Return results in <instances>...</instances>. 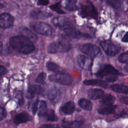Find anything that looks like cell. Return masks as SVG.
<instances>
[{
	"mask_svg": "<svg viewBox=\"0 0 128 128\" xmlns=\"http://www.w3.org/2000/svg\"><path fill=\"white\" fill-rule=\"evenodd\" d=\"M10 44L14 50L24 54H30L35 49L32 42L24 35L12 37L10 39Z\"/></svg>",
	"mask_w": 128,
	"mask_h": 128,
	"instance_id": "1",
	"label": "cell"
},
{
	"mask_svg": "<svg viewBox=\"0 0 128 128\" xmlns=\"http://www.w3.org/2000/svg\"><path fill=\"white\" fill-rule=\"evenodd\" d=\"M30 26L34 32L42 35L50 36L54 34V30L48 24L43 22H33L30 23Z\"/></svg>",
	"mask_w": 128,
	"mask_h": 128,
	"instance_id": "2",
	"label": "cell"
},
{
	"mask_svg": "<svg viewBox=\"0 0 128 128\" xmlns=\"http://www.w3.org/2000/svg\"><path fill=\"white\" fill-rule=\"evenodd\" d=\"M70 44L65 40H58L51 42L48 46V52L50 54L66 52L69 50Z\"/></svg>",
	"mask_w": 128,
	"mask_h": 128,
	"instance_id": "3",
	"label": "cell"
},
{
	"mask_svg": "<svg viewBox=\"0 0 128 128\" xmlns=\"http://www.w3.org/2000/svg\"><path fill=\"white\" fill-rule=\"evenodd\" d=\"M53 24L58 29L64 31L73 28L72 22L68 18L63 16H57L52 20Z\"/></svg>",
	"mask_w": 128,
	"mask_h": 128,
	"instance_id": "4",
	"label": "cell"
},
{
	"mask_svg": "<svg viewBox=\"0 0 128 128\" xmlns=\"http://www.w3.org/2000/svg\"><path fill=\"white\" fill-rule=\"evenodd\" d=\"M48 78L51 82L66 86L70 84L73 80L70 74L64 72L50 75Z\"/></svg>",
	"mask_w": 128,
	"mask_h": 128,
	"instance_id": "5",
	"label": "cell"
},
{
	"mask_svg": "<svg viewBox=\"0 0 128 128\" xmlns=\"http://www.w3.org/2000/svg\"><path fill=\"white\" fill-rule=\"evenodd\" d=\"M78 48L81 52L91 58L96 56L100 52V48L92 44H78Z\"/></svg>",
	"mask_w": 128,
	"mask_h": 128,
	"instance_id": "6",
	"label": "cell"
},
{
	"mask_svg": "<svg viewBox=\"0 0 128 128\" xmlns=\"http://www.w3.org/2000/svg\"><path fill=\"white\" fill-rule=\"evenodd\" d=\"M100 44L104 52L109 56H116L120 50V48L118 46L110 41H102Z\"/></svg>",
	"mask_w": 128,
	"mask_h": 128,
	"instance_id": "7",
	"label": "cell"
},
{
	"mask_svg": "<svg viewBox=\"0 0 128 128\" xmlns=\"http://www.w3.org/2000/svg\"><path fill=\"white\" fill-rule=\"evenodd\" d=\"M76 62L79 66L86 70H90L92 66V60L91 58L80 54L76 57Z\"/></svg>",
	"mask_w": 128,
	"mask_h": 128,
	"instance_id": "8",
	"label": "cell"
},
{
	"mask_svg": "<svg viewBox=\"0 0 128 128\" xmlns=\"http://www.w3.org/2000/svg\"><path fill=\"white\" fill-rule=\"evenodd\" d=\"M120 74V72L112 66L110 64H106L102 69L98 71L96 74V76L100 78H103L104 76H107L111 75L118 76Z\"/></svg>",
	"mask_w": 128,
	"mask_h": 128,
	"instance_id": "9",
	"label": "cell"
},
{
	"mask_svg": "<svg viewBox=\"0 0 128 128\" xmlns=\"http://www.w3.org/2000/svg\"><path fill=\"white\" fill-rule=\"evenodd\" d=\"M14 22L12 16L8 13H2L0 16V26L1 28H6L11 26Z\"/></svg>",
	"mask_w": 128,
	"mask_h": 128,
	"instance_id": "10",
	"label": "cell"
},
{
	"mask_svg": "<svg viewBox=\"0 0 128 128\" xmlns=\"http://www.w3.org/2000/svg\"><path fill=\"white\" fill-rule=\"evenodd\" d=\"M48 98L52 103L56 104L60 99V92L57 88L55 86H52L48 90Z\"/></svg>",
	"mask_w": 128,
	"mask_h": 128,
	"instance_id": "11",
	"label": "cell"
},
{
	"mask_svg": "<svg viewBox=\"0 0 128 128\" xmlns=\"http://www.w3.org/2000/svg\"><path fill=\"white\" fill-rule=\"evenodd\" d=\"M63 35L66 37L74 38H90L88 34L82 33L80 32L74 30L73 28L64 31Z\"/></svg>",
	"mask_w": 128,
	"mask_h": 128,
	"instance_id": "12",
	"label": "cell"
},
{
	"mask_svg": "<svg viewBox=\"0 0 128 128\" xmlns=\"http://www.w3.org/2000/svg\"><path fill=\"white\" fill-rule=\"evenodd\" d=\"M30 15L31 17L34 18L36 20H42L50 17L52 16V14L43 10H35L30 12Z\"/></svg>",
	"mask_w": 128,
	"mask_h": 128,
	"instance_id": "13",
	"label": "cell"
},
{
	"mask_svg": "<svg viewBox=\"0 0 128 128\" xmlns=\"http://www.w3.org/2000/svg\"><path fill=\"white\" fill-rule=\"evenodd\" d=\"M43 92V89L39 85H32L30 86L26 94V98L28 99L32 98L36 94H42Z\"/></svg>",
	"mask_w": 128,
	"mask_h": 128,
	"instance_id": "14",
	"label": "cell"
},
{
	"mask_svg": "<svg viewBox=\"0 0 128 128\" xmlns=\"http://www.w3.org/2000/svg\"><path fill=\"white\" fill-rule=\"evenodd\" d=\"M31 118L29 114L25 112H22L15 115L14 118V121L16 124L24 123L30 121Z\"/></svg>",
	"mask_w": 128,
	"mask_h": 128,
	"instance_id": "15",
	"label": "cell"
},
{
	"mask_svg": "<svg viewBox=\"0 0 128 128\" xmlns=\"http://www.w3.org/2000/svg\"><path fill=\"white\" fill-rule=\"evenodd\" d=\"M83 82L86 85L98 86L104 88H106L108 86V84L106 82L98 79L86 80H84Z\"/></svg>",
	"mask_w": 128,
	"mask_h": 128,
	"instance_id": "16",
	"label": "cell"
},
{
	"mask_svg": "<svg viewBox=\"0 0 128 128\" xmlns=\"http://www.w3.org/2000/svg\"><path fill=\"white\" fill-rule=\"evenodd\" d=\"M88 96L92 100L100 99L104 96V92L100 88H92L88 92Z\"/></svg>",
	"mask_w": 128,
	"mask_h": 128,
	"instance_id": "17",
	"label": "cell"
},
{
	"mask_svg": "<svg viewBox=\"0 0 128 128\" xmlns=\"http://www.w3.org/2000/svg\"><path fill=\"white\" fill-rule=\"evenodd\" d=\"M116 106L114 105H110V106H104L101 108H100L98 110V112L99 114L102 115H107L113 114L116 109Z\"/></svg>",
	"mask_w": 128,
	"mask_h": 128,
	"instance_id": "18",
	"label": "cell"
},
{
	"mask_svg": "<svg viewBox=\"0 0 128 128\" xmlns=\"http://www.w3.org/2000/svg\"><path fill=\"white\" fill-rule=\"evenodd\" d=\"M74 110V102L69 101L66 102L60 108L62 112L66 114H70L73 113Z\"/></svg>",
	"mask_w": 128,
	"mask_h": 128,
	"instance_id": "19",
	"label": "cell"
},
{
	"mask_svg": "<svg viewBox=\"0 0 128 128\" xmlns=\"http://www.w3.org/2000/svg\"><path fill=\"white\" fill-rule=\"evenodd\" d=\"M110 89L114 92L128 94V86L122 84H114L110 86Z\"/></svg>",
	"mask_w": 128,
	"mask_h": 128,
	"instance_id": "20",
	"label": "cell"
},
{
	"mask_svg": "<svg viewBox=\"0 0 128 128\" xmlns=\"http://www.w3.org/2000/svg\"><path fill=\"white\" fill-rule=\"evenodd\" d=\"M63 5L64 8L69 11H74L78 9L75 0H64Z\"/></svg>",
	"mask_w": 128,
	"mask_h": 128,
	"instance_id": "21",
	"label": "cell"
},
{
	"mask_svg": "<svg viewBox=\"0 0 128 128\" xmlns=\"http://www.w3.org/2000/svg\"><path fill=\"white\" fill-rule=\"evenodd\" d=\"M78 106L83 110L87 111H90L92 110V102L86 98H80L78 102Z\"/></svg>",
	"mask_w": 128,
	"mask_h": 128,
	"instance_id": "22",
	"label": "cell"
},
{
	"mask_svg": "<svg viewBox=\"0 0 128 128\" xmlns=\"http://www.w3.org/2000/svg\"><path fill=\"white\" fill-rule=\"evenodd\" d=\"M46 67L50 71L56 74H60L64 72L63 70L57 64L53 62H48L46 64Z\"/></svg>",
	"mask_w": 128,
	"mask_h": 128,
	"instance_id": "23",
	"label": "cell"
},
{
	"mask_svg": "<svg viewBox=\"0 0 128 128\" xmlns=\"http://www.w3.org/2000/svg\"><path fill=\"white\" fill-rule=\"evenodd\" d=\"M114 100L115 98L114 96L110 94H108L104 96V97L100 101V104L103 106L112 105Z\"/></svg>",
	"mask_w": 128,
	"mask_h": 128,
	"instance_id": "24",
	"label": "cell"
},
{
	"mask_svg": "<svg viewBox=\"0 0 128 128\" xmlns=\"http://www.w3.org/2000/svg\"><path fill=\"white\" fill-rule=\"evenodd\" d=\"M83 124V122L74 120L71 122L64 121L62 122V126L64 128H78Z\"/></svg>",
	"mask_w": 128,
	"mask_h": 128,
	"instance_id": "25",
	"label": "cell"
},
{
	"mask_svg": "<svg viewBox=\"0 0 128 128\" xmlns=\"http://www.w3.org/2000/svg\"><path fill=\"white\" fill-rule=\"evenodd\" d=\"M48 110L47 108L46 102L44 100H42L40 102V106L38 112V116L40 117L46 116Z\"/></svg>",
	"mask_w": 128,
	"mask_h": 128,
	"instance_id": "26",
	"label": "cell"
},
{
	"mask_svg": "<svg viewBox=\"0 0 128 128\" xmlns=\"http://www.w3.org/2000/svg\"><path fill=\"white\" fill-rule=\"evenodd\" d=\"M45 116L46 118V120L50 122H56L58 120L57 116L52 110H48Z\"/></svg>",
	"mask_w": 128,
	"mask_h": 128,
	"instance_id": "27",
	"label": "cell"
},
{
	"mask_svg": "<svg viewBox=\"0 0 128 128\" xmlns=\"http://www.w3.org/2000/svg\"><path fill=\"white\" fill-rule=\"evenodd\" d=\"M22 33L24 34V36L28 38L32 42L35 41L36 40V36L34 33H32V32L30 31V30L24 28L22 30Z\"/></svg>",
	"mask_w": 128,
	"mask_h": 128,
	"instance_id": "28",
	"label": "cell"
},
{
	"mask_svg": "<svg viewBox=\"0 0 128 128\" xmlns=\"http://www.w3.org/2000/svg\"><path fill=\"white\" fill-rule=\"evenodd\" d=\"M118 60L122 63L128 65V51L120 54L118 58Z\"/></svg>",
	"mask_w": 128,
	"mask_h": 128,
	"instance_id": "29",
	"label": "cell"
},
{
	"mask_svg": "<svg viewBox=\"0 0 128 128\" xmlns=\"http://www.w3.org/2000/svg\"><path fill=\"white\" fill-rule=\"evenodd\" d=\"M50 8L53 10L54 11L58 13H59L60 14H63L64 13V12L62 10L61 8V6L60 2H58L56 4H53L50 6Z\"/></svg>",
	"mask_w": 128,
	"mask_h": 128,
	"instance_id": "30",
	"label": "cell"
},
{
	"mask_svg": "<svg viewBox=\"0 0 128 128\" xmlns=\"http://www.w3.org/2000/svg\"><path fill=\"white\" fill-rule=\"evenodd\" d=\"M46 77V73L42 72L36 78V82L38 84H43L44 83V80H45Z\"/></svg>",
	"mask_w": 128,
	"mask_h": 128,
	"instance_id": "31",
	"label": "cell"
},
{
	"mask_svg": "<svg viewBox=\"0 0 128 128\" xmlns=\"http://www.w3.org/2000/svg\"><path fill=\"white\" fill-rule=\"evenodd\" d=\"M106 1L112 8H117L120 6V0H106Z\"/></svg>",
	"mask_w": 128,
	"mask_h": 128,
	"instance_id": "32",
	"label": "cell"
},
{
	"mask_svg": "<svg viewBox=\"0 0 128 128\" xmlns=\"http://www.w3.org/2000/svg\"><path fill=\"white\" fill-rule=\"evenodd\" d=\"M38 100H36L32 104V112L34 114H35L38 110Z\"/></svg>",
	"mask_w": 128,
	"mask_h": 128,
	"instance_id": "33",
	"label": "cell"
},
{
	"mask_svg": "<svg viewBox=\"0 0 128 128\" xmlns=\"http://www.w3.org/2000/svg\"><path fill=\"white\" fill-rule=\"evenodd\" d=\"M6 116V110L2 108L1 107L0 109V120H2L3 119H4Z\"/></svg>",
	"mask_w": 128,
	"mask_h": 128,
	"instance_id": "34",
	"label": "cell"
},
{
	"mask_svg": "<svg viewBox=\"0 0 128 128\" xmlns=\"http://www.w3.org/2000/svg\"><path fill=\"white\" fill-rule=\"evenodd\" d=\"M117 80V77L116 76L114 75H111V76H107L106 78V80L108 82H114L116 81Z\"/></svg>",
	"mask_w": 128,
	"mask_h": 128,
	"instance_id": "35",
	"label": "cell"
},
{
	"mask_svg": "<svg viewBox=\"0 0 128 128\" xmlns=\"http://www.w3.org/2000/svg\"><path fill=\"white\" fill-rule=\"evenodd\" d=\"M39 128H60V127L56 124H44L41 126Z\"/></svg>",
	"mask_w": 128,
	"mask_h": 128,
	"instance_id": "36",
	"label": "cell"
},
{
	"mask_svg": "<svg viewBox=\"0 0 128 128\" xmlns=\"http://www.w3.org/2000/svg\"><path fill=\"white\" fill-rule=\"evenodd\" d=\"M120 102L125 104H128V96H122L120 99Z\"/></svg>",
	"mask_w": 128,
	"mask_h": 128,
	"instance_id": "37",
	"label": "cell"
},
{
	"mask_svg": "<svg viewBox=\"0 0 128 128\" xmlns=\"http://www.w3.org/2000/svg\"><path fill=\"white\" fill-rule=\"evenodd\" d=\"M8 72L6 68L5 67H4L3 66H0V76H2L5 74H6Z\"/></svg>",
	"mask_w": 128,
	"mask_h": 128,
	"instance_id": "38",
	"label": "cell"
},
{
	"mask_svg": "<svg viewBox=\"0 0 128 128\" xmlns=\"http://www.w3.org/2000/svg\"><path fill=\"white\" fill-rule=\"evenodd\" d=\"M38 4L45 6L48 4V0H38Z\"/></svg>",
	"mask_w": 128,
	"mask_h": 128,
	"instance_id": "39",
	"label": "cell"
},
{
	"mask_svg": "<svg viewBox=\"0 0 128 128\" xmlns=\"http://www.w3.org/2000/svg\"><path fill=\"white\" fill-rule=\"evenodd\" d=\"M122 41L123 42H128V32H126L125 34V35L124 36V37L122 39Z\"/></svg>",
	"mask_w": 128,
	"mask_h": 128,
	"instance_id": "40",
	"label": "cell"
}]
</instances>
